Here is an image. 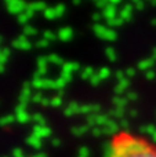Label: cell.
I'll return each mask as SVG.
<instances>
[{
  "mask_svg": "<svg viewBox=\"0 0 156 157\" xmlns=\"http://www.w3.org/2000/svg\"><path fill=\"white\" fill-rule=\"evenodd\" d=\"M104 157H156V146L124 131L113 138Z\"/></svg>",
  "mask_w": 156,
  "mask_h": 157,
  "instance_id": "1",
  "label": "cell"
},
{
  "mask_svg": "<svg viewBox=\"0 0 156 157\" xmlns=\"http://www.w3.org/2000/svg\"><path fill=\"white\" fill-rule=\"evenodd\" d=\"M4 71H6V65L4 63H0V73H3Z\"/></svg>",
  "mask_w": 156,
  "mask_h": 157,
  "instance_id": "48",
  "label": "cell"
},
{
  "mask_svg": "<svg viewBox=\"0 0 156 157\" xmlns=\"http://www.w3.org/2000/svg\"><path fill=\"white\" fill-rule=\"evenodd\" d=\"M30 157H47L44 153H36V155H33V156H30Z\"/></svg>",
  "mask_w": 156,
  "mask_h": 157,
  "instance_id": "47",
  "label": "cell"
},
{
  "mask_svg": "<svg viewBox=\"0 0 156 157\" xmlns=\"http://www.w3.org/2000/svg\"><path fill=\"white\" fill-rule=\"evenodd\" d=\"M93 30L97 36H99V37H102V39H107V40H113V39L116 37L113 30L108 29L107 26H104V25H101V24H94Z\"/></svg>",
  "mask_w": 156,
  "mask_h": 157,
  "instance_id": "3",
  "label": "cell"
},
{
  "mask_svg": "<svg viewBox=\"0 0 156 157\" xmlns=\"http://www.w3.org/2000/svg\"><path fill=\"white\" fill-rule=\"evenodd\" d=\"M15 120L18 123H21V124H26V123L32 121V114L28 113V110H17Z\"/></svg>",
  "mask_w": 156,
  "mask_h": 157,
  "instance_id": "7",
  "label": "cell"
},
{
  "mask_svg": "<svg viewBox=\"0 0 156 157\" xmlns=\"http://www.w3.org/2000/svg\"><path fill=\"white\" fill-rule=\"evenodd\" d=\"M90 156V149L86 146H82L79 149V157H88Z\"/></svg>",
  "mask_w": 156,
  "mask_h": 157,
  "instance_id": "36",
  "label": "cell"
},
{
  "mask_svg": "<svg viewBox=\"0 0 156 157\" xmlns=\"http://www.w3.org/2000/svg\"><path fill=\"white\" fill-rule=\"evenodd\" d=\"M13 47L17 50H30L32 44H30V41L28 40L26 36L21 35L19 37H17L15 40L13 41Z\"/></svg>",
  "mask_w": 156,
  "mask_h": 157,
  "instance_id": "5",
  "label": "cell"
},
{
  "mask_svg": "<svg viewBox=\"0 0 156 157\" xmlns=\"http://www.w3.org/2000/svg\"><path fill=\"white\" fill-rule=\"evenodd\" d=\"M28 8L29 10H32L33 13H37V11H43L47 8L46 3H30V4H28Z\"/></svg>",
  "mask_w": 156,
  "mask_h": 157,
  "instance_id": "17",
  "label": "cell"
},
{
  "mask_svg": "<svg viewBox=\"0 0 156 157\" xmlns=\"http://www.w3.org/2000/svg\"><path fill=\"white\" fill-rule=\"evenodd\" d=\"M32 121L35 123V125H47L46 117L41 113H33L32 114Z\"/></svg>",
  "mask_w": 156,
  "mask_h": 157,
  "instance_id": "16",
  "label": "cell"
},
{
  "mask_svg": "<svg viewBox=\"0 0 156 157\" xmlns=\"http://www.w3.org/2000/svg\"><path fill=\"white\" fill-rule=\"evenodd\" d=\"M6 7H7L8 13L19 15V14H22L24 11H26L28 4L24 2H19V0H8V2H6Z\"/></svg>",
  "mask_w": 156,
  "mask_h": 157,
  "instance_id": "2",
  "label": "cell"
},
{
  "mask_svg": "<svg viewBox=\"0 0 156 157\" xmlns=\"http://www.w3.org/2000/svg\"><path fill=\"white\" fill-rule=\"evenodd\" d=\"M36 35H37V29L35 26H32V25L24 26V36L29 37V36H36Z\"/></svg>",
  "mask_w": 156,
  "mask_h": 157,
  "instance_id": "21",
  "label": "cell"
},
{
  "mask_svg": "<svg viewBox=\"0 0 156 157\" xmlns=\"http://www.w3.org/2000/svg\"><path fill=\"white\" fill-rule=\"evenodd\" d=\"M91 134L94 136H101L102 134H105V131L102 127H94V128H91Z\"/></svg>",
  "mask_w": 156,
  "mask_h": 157,
  "instance_id": "34",
  "label": "cell"
},
{
  "mask_svg": "<svg viewBox=\"0 0 156 157\" xmlns=\"http://www.w3.org/2000/svg\"><path fill=\"white\" fill-rule=\"evenodd\" d=\"M101 14H99V13H94L93 14V17H91V19H93V21H94V24H99V19H101Z\"/></svg>",
  "mask_w": 156,
  "mask_h": 157,
  "instance_id": "43",
  "label": "cell"
},
{
  "mask_svg": "<svg viewBox=\"0 0 156 157\" xmlns=\"http://www.w3.org/2000/svg\"><path fill=\"white\" fill-rule=\"evenodd\" d=\"M88 130H90V127H88L87 124H84V125H77V127H73L71 131H72V134H73L75 136H83L84 134L88 132Z\"/></svg>",
  "mask_w": 156,
  "mask_h": 157,
  "instance_id": "12",
  "label": "cell"
},
{
  "mask_svg": "<svg viewBox=\"0 0 156 157\" xmlns=\"http://www.w3.org/2000/svg\"><path fill=\"white\" fill-rule=\"evenodd\" d=\"M15 120V114H6V116L0 117V127H7V125L13 124Z\"/></svg>",
  "mask_w": 156,
  "mask_h": 157,
  "instance_id": "13",
  "label": "cell"
},
{
  "mask_svg": "<svg viewBox=\"0 0 156 157\" xmlns=\"http://www.w3.org/2000/svg\"><path fill=\"white\" fill-rule=\"evenodd\" d=\"M32 87L37 91L44 90V78L43 77H33L32 78Z\"/></svg>",
  "mask_w": 156,
  "mask_h": 157,
  "instance_id": "19",
  "label": "cell"
},
{
  "mask_svg": "<svg viewBox=\"0 0 156 157\" xmlns=\"http://www.w3.org/2000/svg\"><path fill=\"white\" fill-rule=\"evenodd\" d=\"M109 6V2H96V7H98V8H101L102 11L105 10V8Z\"/></svg>",
  "mask_w": 156,
  "mask_h": 157,
  "instance_id": "40",
  "label": "cell"
},
{
  "mask_svg": "<svg viewBox=\"0 0 156 157\" xmlns=\"http://www.w3.org/2000/svg\"><path fill=\"white\" fill-rule=\"evenodd\" d=\"M111 123V120L108 119V116L105 114H97V127H107L108 124Z\"/></svg>",
  "mask_w": 156,
  "mask_h": 157,
  "instance_id": "18",
  "label": "cell"
},
{
  "mask_svg": "<svg viewBox=\"0 0 156 157\" xmlns=\"http://www.w3.org/2000/svg\"><path fill=\"white\" fill-rule=\"evenodd\" d=\"M105 54H107V57L108 58H109V59L111 61H113V59H115V51H113V48H111V47H109V48H107V51H105Z\"/></svg>",
  "mask_w": 156,
  "mask_h": 157,
  "instance_id": "39",
  "label": "cell"
},
{
  "mask_svg": "<svg viewBox=\"0 0 156 157\" xmlns=\"http://www.w3.org/2000/svg\"><path fill=\"white\" fill-rule=\"evenodd\" d=\"M111 114H112V116H116V117H118V116H122V110H120V109H116V110H113Z\"/></svg>",
  "mask_w": 156,
  "mask_h": 157,
  "instance_id": "46",
  "label": "cell"
},
{
  "mask_svg": "<svg viewBox=\"0 0 156 157\" xmlns=\"http://www.w3.org/2000/svg\"><path fill=\"white\" fill-rule=\"evenodd\" d=\"M109 69L108 68H101L99 69V72H98V76H99V78H101V80H104V78H107L108 76H109Z\"/></svg>",
  "mask_w": 156,
  "mask_h": 157,
  "instance_id": "32",
  "label": "cell"
},
{
  "mask_svg": "<svg viewBox=\"0 0 156 157\" xmlns=\"http://www.w3.org/2000/svg\"><path fill=\"white\" fill-rule=\"evenodd\" d=\"M55 37H58L57 35H55L53 30H46V32L43 33V39H46L47 41H53V40H55Z\"/></svg>",
  "mask_w": 156,
  "mask_h": 157,
  "instance_id": "30",
  "label": "cell"
},
{
  "mask_svg": "<svg viewBox=\"0 0 156 157\" xmlns=\"http://www.w3.org/2000/svg\"><path fill=\"white\" fill-rule=\"evenodd\" d=\"M49 58L47 57H39L37 58V68H49Z\"/></svg>",
  "mask_w": 156,
  "mask_h": 157,
  "instance_id": "29",
  "label": "cell"
},
{
  "mask_svg": "<svg viewBox=\"0 0 156 157\" xmlns=\"http://www.w3.org/2000/svg\"><path fill=\"white\" fill-rule=\"evenodd\" d=\"M58 39L62 41H68L72 39V36H73V29H72L71 26H65V28H61L60 30H58L57 33Z\"/></svg>",
  "mask_w": 156,
  "mask_h": 157,
  "instance_id": "6",
  "label": "cell"
},
{
  "mask_svg": "<svg viewBox=\"0 0 156 157\" xmlns=\"http://www.w3.org/2000/svg\"><path fill=\"white\" fill-rule=\"evenodd\" d=\"M66 84H68V83H66V81L65 80H64V78L62 77H58V78H55V90H57V91H62V90L64 88H65V87H66Z\"/></svg>",
  "mask_w": 156,
  "mask_h": 157,
  "instance_id": "24",
  "label": "cell"
},
{
  "mask_svg": "<svg viewBox=\"0 0 156 157\" xmlns=\"http://www.w3.org/2000/svg\"><path fill=\"white\" fill-rule=\"evenodd\" d=\"M118 130H119V127L113 121H111L109 124L107 125V127H104L105 134H115V132H118Z\"/></svg>",
  "mask_w": 156,
  "mask_h": 157,
  "instance_id": "26",
  "label": "cell"
},
{
  "mask_svg": "<svg viewBox=\"0 0 156 157\" xmlns=\"http://www.w3.org/2000/svg\"><path fill=\"white\" fill-rule=\"evenodd\" d=\"M8 58H10V48H2L0 50V63H4L8 61Z\"/></svg>",
  "mask_w": 156,
  "mask_h": 157,
  "instance_id": "22",
  "label": "cell"
},
{
  "mask_svg": "<svg viewBox=\"0 0 156 157\" xmlns=\"http://www.w3.org/2000/svg\"><path fill=\"white\" fill-rule=\"evenodd\" d=\"M40 105H43V106H51V98H50V97H43Z\"/></svg>",
  "mask_w": 156,
  "mask_h": 157,
  "instance_id": "42",
  "label": "cell"
},
{
  "mask_svg": "<svg viewBox=\"0 0 156 157\" xmlns=\"http://www.w3.org/2000/svg\"><path fill=\"white\" fill-rule=\"evenodd\" d=\"M33 15H35V13H33L32 10H29V8L26 7V11H24V13L19 14V15H17V21H18L21 25H25V26H26L28 21H29V19L32 18Z\"/></svg>",
  "mask_w": 156,
  "mask_h": 157,
  "instance_id": "9",
  "label": "cell"
},
{
  "mask_svg": "<svg viewBox=\"0 0 156 157\" xmlns=\"http://www.w3.org/2000/svg\"><path fill=\"white\" fill-rule=\"evenodd\" d=\"M44 17H46L47 19H54L57 18V13H55V8L54 7H47L46 10H44Z\"/></svg>",
  "mask_w": 156,
  "mask_h": 157,
  "instance_id": "23",
  "label": "cell"
},
{
  "mask_svg": "<svg viewBox=\"0 0 156 157\" xmlns=\"http://www.w3.org/2000/svg\"><path fill=\"white\" fill-rule=\"evenodd\" d=\"M54 8H55V13H57V18L61 15H64V14H65V10H66L64 4H57Z\"/></svg>",
  "mask_w": 156,
  "mask_h": 157,
  "instance_id": "31",
  "label": "cell"
},
{
  "mask_svg": "<svg viewBox=\"0 0 156 157\" xmlns=\"http://www.w3.org/2000/svg\"><path fill=\"white\" fill-rule=\"evenodd\" d=\"M99 81H101V78H99L98 76V73H96L93 77L90 78V83H91V86H94V87H97L99 84Z\"/></svg>",
  "mask_w": 156,
  "mask_h": 157,
  "instance_id": "38",
  "label": "cell"
},
{
  "mask_svg": "<svg viewBox=\"0 0 156 157\" xmlns=\"http://www.w3.org/2000/svg\"><path fill=\"white\" fill-rule=\"evenodd\" d=\"M62 103H64L62 95H55V97H51V106H54V108H60Z\"/></svg>",
  "mask_w": 156,
  "mask_h": 157,
  "instance_id": "25",
  "label": "cell"
},
{
  "mask_svg": "<svg viewBox=\"0 0 156 157\" xmlns=\"http://www.w3.org/2000/svg\"><path fill=\"white\" fill-rule=\"evenodd\" d=\"M86 124L88 125L90 128H94L97 127V114H90V116H87V119H86Z\"/></svg>",
  "mask_w": 156,
  "mask_h": 157,
  "instance_id": "27",
  "label": "cell"
},
{
  "mask_svg": "<svg viewBox=\"0 0 156 157\" xmlns=\"http://www.w3.org/2000/svg\"><path fill=\"white\" fill-rule=\"evenodd\" d=\"M51 128L49 125H33V130H32V134L35 136L40 139H44V138H49L51 135Z\"/></svg>",
  "mask_w": 156,
  "mask_h": 157,
  "instance_id": "4",
  "label": "cell"
},
{
  "mask_svg": "<svg viewBox=\"0 0 156 157\" xmlns=\"http://www.w3.org/2000/svg\"><path fill=\"white\" fill-rule=\"evenodd\" d=\"M47 58H49V62L50 63H54V65H61V66H64V59L60 57V55H57V54H49L47 55Z\"/></svg>",
  "mask_w": 156,
  "mask_h": 157,
  "instance_id": "20",
  "label": "cell"
},
{
  "mask_svg": "<svg viewBox=\"0 0 156 157\" xmlns=\"http://www.w3.org/2000/svg\"><path fill=\"white\" fill-rule=\"evenodd\" d=\"M80 113V105L76 102H69L68 106L64 109V114L65 116H75V114Z\"/></svg>",
  "mask_w": 156,
  "mask_h": 157,
  "instance_id": "8",
  "label": "cell"
},
{
  "mask_svg": "<svg viewBox=\"0 0 156 157\" xmlns=\"http://www.w3.org/2000/svg\"><path fill=\"white\" fill-rule=\"evenodd\" d=\"M51 145H53V146H55V147H58L61 145V139L60 138H54L51 141Z\"/></svg>",
  "mask_w": 156,
  "mask_h": 157,
  "instance_id": "45",
  "label": "cell"
},
{
  "mask_svg": "<svg viewBox=\"0 0 156 157\" xmlns=\"http://www.w3.org/2000/svg\"><path fill=\"white\" fill-rule=\"evenodd\" d=\"M41 141H43V139H40V138H37V136H35L33 134H30V135L26 138V145L30 147H33V149H40V147L43 146Z\"/></svg>",
  "mask_w": 156,
  "mask_h": 157,
  "instance_id": "10",
  "label": "cell"
},
{
  "mask_svg": "<svg viewBox=\"0 0 156 157\" xmlns=\"http://www.w3.org/2000/svg\"><path fill=\"white\" fill-rule=\"evenodd\" d=\"M44 90H55V80L44 77Z\"/></svg>",
  "mask_w": 156,
  "mask_h": 157,
  "instance_id": "28",
  "label": "cell"
},
{
  "mask_svg": "<svg viewBox=\"0 0 156 157\" xmlns=\"http://www.w3.org/2000/svg\"><path fill=\"white\" fill-rule=\"evenodd\" d=\"M61 68H62V73L73 75L75 72H77L80 69V65L77 62H65L64 63V66H61Z\"/></svg>",
  "mask_w": 156,
  "mask_h": 157,
  "instance_id": "11",
  "label": "cell"
},
{
  "mask_svg": "<svg viewBox=\"0 0 156 157\" xmlns=\"http://www.w3.org/2000/svg\"><path fill=\"white\" fill-rule=\"evenodd\" d=\"M43 97H44V95L41 94V92H36V94H33V97H32V102L33 103H41Z\"/></svg>",
  "mask_w": 156,
  "mask_h": 157,
  "instance_id": "35",
  "label": "cell"
},
{
  "mask_svg": "<svg viewBox=\"0 0 156 157\" xmlns=\"http://www.w3.org/2000/svg\"><path fill=\"white\" fill-rule=\"evenodd\" d=\"M115 14H116V8H115V6H108L107 8H105L104 11H102V15L105 17V18L109 21V19H113L115 18Z\"/></svg>",
  "mask_w": 156,
  "mask_h": 157,
  "instance_id": "15",
  "label": "cell"
},
{
  "mask_svg": "<svg viewBox=\"0 0 156 157\" xmlns=\"http://www.w3.org/2000/svg\"><path fill=\"white\" fill-rule=\"evenodd\" d=\"M94 75H96V71H94L93 66H86L82 71V73H80V77H82L83 80H90Z\"/></svg>",
  "mask_w": 156,
  "mask_h": 157,
  "instance_id": "14",
  "label": "cell"
},
{
  "mask_svg": "<svg viewBox=\"0 0 156 157\" xmlns=\"http://www.w3.org/2000/svg\"><path fill=\"white\" fill-rule=\"evenodd\" d=\"M61 77L64 78V80L66 81V83H69V81H72V78H73V75H71V73H62L61 72V75H60Z\"/></svg>",
  "mask_w": 156,
  "mask_h": 157,
  "instance_id": "41",
  "label": "cell"
},
{
  "mask_svg": "<svg viewBox=\"0 0 156 157\" xmlns=\"http://www.w3.org/2000/svg\"><path fill=\"white\" fill-rule=\"evenodd\" d=\"M119 24H120V19H116V18L108 21V25H109V26H116V25H119Z\"/></svg>",
  "mask_w": 156,
  "mask_h": 157,
  "instance_id": "44",
  "label": "cell"
},
{
  "mask_svg": "<svg viewBox=\"0 0 156 157\" xmlns=\"http://www.w3.org/2000/svg\"><path fill=\"white\" fill-rule=\"evenodd\" d=\"M49 44H50V41H47L46 39H40V40L36 41V47H37V48H47Z\"/></svg>",
  "mask_w": 156,
  "mask_h": 157,
  "instance_id": "33",
  "label": "cell"
},
{
  "mask_svg": "<svg viewBox=\"0 0 156 157\" xmlns=\"http://www.w3.org/2000/svg\"><path fill=\"white\" fill-rule=\"evenodd\" d=\"M13 157H25V153L21 147H15L13 150Z\"/></svg>",
  "mask_w": 156,
  "mask_h": 157,
  "instance_id": "37",
  "label": "cell"
}]
</instances>
